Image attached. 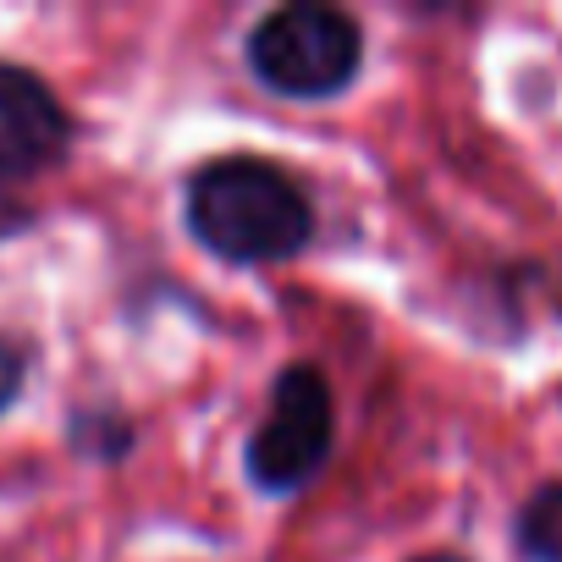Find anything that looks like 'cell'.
Returning <instances> with one entry per match:
<instances>
[{"label":"cell","mask_w":562,"mask_h":562,"mask_svg":"<svg viewBox=\"0 0 562 562\" xmlns=\"http://www.w3.org/2000/svg\"><path fill=\"white\" fill-rule=\"evenodd\" d=\"M419 562H463V557H447V551H436V557H419Z\"/></svg>","instance_id":"cell-8"},{"label":"cell","mask_w":562,"mask_h":562,"mask_svg":"<svg viewBox=\"0 0 562 562\" xmlns=\"http://www.w3.org/2000/svg\"><path fill=\"white\" fill-rule=\"evenodd\" d=\"M513 540H518V557L524 562H562V480L540 485L518 507Z\"/></svg>","instance_id":"cell-5"},{"label":"cell","mask_w":562,"mask_h":562,"mask_svg":"<svg viewBox=\"0 0 562 562\" xmlns=\"http://www.w3.org/2000/svg\"><path fill=\"white\" fill-rule=\"evenodd\" d=\"M331 386L315 364L281 370L270 392V414L259 419L248 441V480L259 491H299L315 480V469L331 452Z\"/></svg>","instance_id":"cell-3"},{"label":"cell","mask_w":562,"mask_h":562,"mask_svg":"<svg viewBox=\"0 0 562 562\" xmlns=\"http://www.w3.org/2000/svg\"><path fill=\"white\" fill-rule=\"evenodd\" d=\"M364 34L337 7H281L248 34V67L288 100H331L359 78Z\"/></svg>","instance_id":"cell-2"},{"label":"cell","mask_w":562,"mask_h":562,"mask_svg":"<svg viewBox=\"0 0 562 562\" xmlns=\"http://www.w3.org/2000/svg\"><path fill=\"white\" fill-rule=\"evenodd\" d=\"M23 375H29V364H23V353L0 337V414H7L12 403H18V392H23Z\"/></svg>","instance_id":"cell-6"},{"label":"cell","mask_w":562,"mask_h":562,"mask_svg":"<svg viewBox=\"0 0 562 562\" xmlns=\"http://www.w3.org/2000/svg\"><path fill=\"white\" fill-rule=\"evenodd\" d=\"M23 221V210L18 204H7V199H0V226H18Z\"/></svg>","instance_id":"cell-7"},{"label":"cell","mask_w":562,"mask_h":562,"mask_svg":"<svg viewBox=\"0 0 562 562\" xmlns=\"http://www.w3.org/2000/svg\"><path fill=\"white\" fill-rule=\"evenodd\" d=\"M67 149V111L45 78L0 61V188L45 171Z\"/></svg>","instance_id":"cell-4"},{"label":"cell","mask_w":562,"mask_h":562,"mask_svg":"<svg viewBox=\"0 0 562 562\" xmlns=\"http://www.w3.org/2000/svg\"><path fill=\"white\" fill-rule=\"evenodd\" d=\"M188 226L210 254L232 265H276L310 243L315 210L276 160L221 155L188 177Z\"/></svg>","instance_id":"cell-1"}]
</instances>
